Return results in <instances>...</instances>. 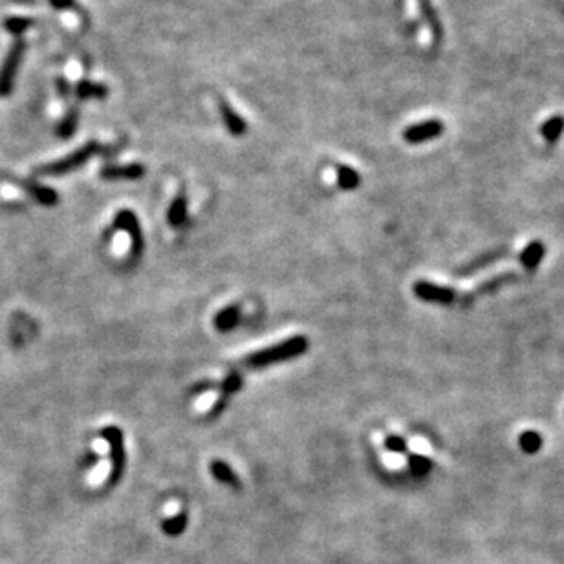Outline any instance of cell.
<instances>
[{
    "label": "cell",
    "instance_id": "16",
    "mask_svg": "<svg viewBox=\"0 0 564 564\" xmlns=\"http://www.w3.org/2000/svg\"><path fill=\"white\" fill-rule=\"evenodd\" d=\"M512 253H506V251H494V253H487L484 255V257L477 258L475 262L468 264V266L462 270V272H458L460 277H465V275H472V273L480 272V270H484L486 266H490V264L497 262V260H502V258H507Z\"/></svg>",
    "mask_w": 564,
    "mask_h": 564
},
{
    "label": "cell",
    "instance_id": "10",
    "mask_svg": "<svg viewBox=\"0 0 564 564\" xmlns=\"http://www.w3.org/2000/svg\"><path fill=\"white\" fill-rule=\"evenodd\" d=\"M544 253H546V245L541 240H535L526 245L524 250L521 251V257L519 258H521V264L528 272H535L538 264H541V260L544 258Z\"/></svg>",
    "mask_w": 564,
    "mask_h": 564
},
{
    "label": "cell",
    "instance_id": "3",
    "mask_svg": "<svg viewBox=\"0 0 564 564\" xmlns=\"http://www.w3.org/2000/svg\"><path fill=\"white\" fill-rule=\"evenodd\" d=\"M24 52H26V43L22 39H17L11 44V48L2 62V68H0V97H8L13 90L15 77H17Z\"/></svg>",
    "mask_w": 564,
    "mask_h": 564
},
{
    "label": "cell",
    "instance_id": "2",
    "mask_svg": "<svg viewBox=\"0 0 564 564\" xmlns=\"http://www.w3.org/2000/svg\"><path fill=\"white\" fill-rule=\"evenodd\" d=\"M97 153H101L99 143L90 141V143L83 145V147L75 150V153H72L70 156L62 157V160H59V162L55 163H50V165L43 167V169H39L37 172H39V175H52V176L66 175V172L75 171V169H79L81 165H84V163H87L92 156H96Z\"/></svg>",
    "mask_w": 564,
    "mask_h": 564
},
{
    "label": "cell",
    "instance_id": "23",
    "mask_svg": "<svg viewBox=\"0 0 564 564\" xmlns=\"http://www.w3.org/2000/svg\"><path fill=\"white\" fill-rule=\"evenodd\" d=\"M31 26H33V21L26 17H9L6 18L4 22L6 30H8L9 33H13V35H22V33Z\"/></svg>",
    "mask_w": 564,
    "mask_h": 564
},
{
    "label": "cell",
    "instance_id": "19",
    "mask_svg": "<svg viewBox=\"0 0 564 564\" xmlns=\"http://www.w3.org/2000/svg\"><path fill=\"white\" fill-rule=\"evenodd\" d=\"M240 387H242V376L240 374H236V372L229 374V376L222 381L220 389H222L223 396L219 399V405H216V409H214V414H216L220 409H223V405H226V402H228L229 396L235 392H238V390H240Z\"/></svg>",
    "mask_w": 564,
    "mask_h": 564
},
{
    "label": "cell",
    "instance_id": "22",
    "mask_svg": "<svg viewBox=\"0 0 564 564\" xmlns=\"http://www.w3.org/2000/svg\"><path fill=\"white\" fill-rule=\"evenodd\" d=\"M28 191L31 193V197H35L40 204H46V206H53L59 200L57 193L53 189L40 187V185H28Z\"/></svg>",
    "mask_w": 564,
    "mask_h": 564
},
{
    "label": "cell",
    "instance_id": "28",
    "mask_svg": "<svg viewBox=\"0 0 564 564\" xmlns=\"http://www.w3.org/2000/svg\"><path fill=\"white\" fill-rule=\"evenodd\" d=\"M50 4L53 6L55 9H75L77 8V2L75 0H50Z\"/></svg>",
    "mask_w": 564,
    "mask_h": 564
},
{
    "label": "cell",
    "instance_id": "25",
    "mask_svg": "<svg viewBox=\"0 0 564 564\" xmlns=\"http://www.w3.org/2000/svg\"><path fill=\"white\" fill-rule=\"evenodd\" d=\"M409 468L416 475H427L431 471V468H433V462L421 455H411L409 456Z\"/></svg>",
    "mask_w": 564,
    "mask_h": 564
},
{
    "label": "cell",
    "instance_id": "5",
    "mask_svg": "<svg viewBox=\"0 0 564 564\" xmlns=\"http://www.w3.org/2000/svg\"><path fill=\"white\" fill-rule=\"evenodd\" d=\"M414 295L425 302H433V304H442V306H450L456 302V292L447 286H438L433 282H425L418 280L414 284Z\"/></svg>",
    "mask_w": 564,
    "mask_h": 564
},
{
    "label": "cell",
    "instance_id": "20",
    "mask_svg": "<svg viewBox=\"0 0 564 564\" xmlns=\"http://www.w3.org/2000/svg\"><path fill=\"white\" fill-rule=\"evenodd\" d=\"M336 171H337V184H339V187L345 189V191H352V189L359 187L361 178H359V172L354 171L352 167L337 165Z\"/></svg>",
    "mask_w": 564,
    "mask_h": 564
},
{
    "label": "cell",
    "instance_id": "18",
    "mask_svg": "<svg viewBox=\"0 0 564 564\" xmlns=\"http://www.w3.org/2000/svg\"><path fill=\"white\" fill-rule=\"evenodd\" d=\"M187 524H189L187 513L184 512L176 513V515L169 516V519H165V521L162 522V531L165 535H169V537H179V535L185 531Z\"/></svg>",
    "mask_w": 564,
    "mask_h": 564
},
{
    "label": "cell",
    "instance_id": "9",
    "mask_svg": "<svg viewBox=\"0 0 564 564\" xmlns=\"http://www.w3.org/2000/svg\"><path fill=\"white\" fill-rule=\"evenodd\" d=\"M220 114H222L223 125L231 132L233 136H242L245 131H248V123L244 121L240 114H236L235 110L226 103V101H220Z\"/></svg>",
    "mask_w": 564,
    "mask_h": 564
},
{
    "label": "cell",
    "instance_id": "8",
    "mask_svg": "<svg viewBox=\"0 0 564 564\" xmlns=\"http://www.w3.org/2000/svg\"><path fill=\"white\" fill-rule=\"evenodd\" d=\"M145 176V167L141 163L128 165H106L101 169V178L105 179H140Z\"/></svg>",
    "mask_w": 564,
    "mask_h": 564
},
{
    "label": "cell",
    "instance_id": "12",
    "mask_svg": "<svg viewBox=\"0 0 564 564\" xmlns=\"http://www.w3.org/2000/svg\"><path fill=\"white\" fill-rule=\"evenodd\" d=\"M238 323H240V308L238 306L223 308L214 317V326L219 332H231Z\"/></svg>",
    "mask_w": 564,
    "mask_h": 564
},
{
    "label": "cell",
    "instance_id": "13",
    "mask_svg": "<svg viewBox=\"0 0 564 564\" xmlns=\"http://www.w3.org/2000/svg\"><path fill=\"white\" fill-rule=\"evenodd\" d=\"M109 88L105 84L92 83V81H79L75 87V96L79 99H105Z\"/></svg>",
    "mask_w": 564,
    "mask_h": 564
},
{
    "label": "cell",
    "instance_id": "14",
    "mask_svg": "<svg viewBox=\"0 0 564 564\" xmlns=\"http://www.w3.org/2000/svg\"><path fill=\"white\" fill-rule=\"evenodd\" d=\"M564 132V116H551L541 125V136L548 143H557Z\"/></svg>",
    "mask_w": 564,
    "mask_h": 564
},
{
    "label": "cell",
    "instance_id": "17",
    "mask_svg": "<svg viewBox=\"0 0 564 564\" xmlns=\"http://www.w3.org/2000/svg\"><path fill=\"white\" fill-rule=\"evenodd\" d=\"M167 220L172 228H182L187 220V200L185 197H176L167 211Z\"/></svg>",
    "mask_w": 564,
    "mask_h": 564
},
{
    "label": "cell",
    "instance_id": "24",
    "mask_svg": "<svg viewBox=\"0 0 564 564\" xmlns=\"http://www.w3.org/2000/svg\"><path fill=\"white\" fill-rule=\"evenodd\" d=\"M75 131H77V112L72 110V112H68L66 118L62 119L61 125H59L57 136H61L62 140H68V138H72V134H74Z\"/></svg>",
    "mask_w": 564,
    "mask_h": 564
},
{
    "label": "cell",
    "instance_id": "4",
    "mask_svg": "<svg viewBox=\"0 0 564 564\" xmlns=\"http://www.w3.org/2000/svg\"><path fill=\"white\" fill-rule=\"evenodd\" d=\"M101 436L110 443V458H112V472H110L109 484L114 486L121 480L123 468H125V447H123V433L118 427H105L101 431Z\"/></svg>",
    "mask_w": 564,
    "mask_h": 564
},
{
    "label": "cell",
    "instance_id": "15",
    "mask_svg": "<svg viewBox=\"0 0 564 564\" xmlns=\"http://www.w3.org/2000/svg\"><path fill=\"white\" fill-rule=\"evenodd\" d=\"M420 2V9H421V15H424L425 22H427V26L431 28V31H433V39L434 43H440V39H442L443 35V30H442V24H440V21H438L436 17V11L433 9V6H431V0H418Z\"/></svg>",
    "mask_w": 564,
    "mask_h": 564
},
{
    "label": "cell",
    "instance_id": "27",
    "mask_svg": "<svg viewBox=\"0 0 564 564\" xmlns=\"http://www.w3.org/2000/svg\"><path fill=\"white\" fill-rule=\"evenodd\" d=\"M385 447L392 453H405L407 450V442L402 436H387Z\"/></svg>",
    "mask_w": 564,
    "mask_h": 564
},
{
    "label": "cell",
    "instance_id": "6",
    "mask_svg": "<svg viewBox=\"0 0 564 564\" xmlns=\"http://www.w3.org/2000/svg\"><path fill=\"white\" fill-rule=\"evenodd\" d=\"M446 131V125L440 119H427V121L416 123L403 131V140L411 145H420L425 141L436 140L438 136H442Z\"/></svg>",
    "mask_w": 564,
    "mask_h": 564
},
{
    "label": "cell",
    "instance_id": "7",
    "mask_svg": "<svg viewBox=\"0 0 564 564\" xmlns=\"http://www.w3.org/2000/svg\"><path fill=\"white\" fill-rule=\"evenodd\" d=\"M114 228L128 233V236H131V244H132V255L140 257L141 251H143V235H141V228H140V222H138L136 214L128 209L119 211L114 219Z\"/></svg>",
    "mask_w": 564,
    "mask_h": 564
},
{
    "label": "cell",
    "instance_id": "1",
    "mask_svg": "<svg viewBox=\"0 0 564 564\" xmlns=\"http://www.w3.org/2000/svg\"><path fill=\"white\" fill-rule=\"evenodd\" d=\"M308 350V339L304 336H295L289 337L286 341L279 343L275 346L258 350L255 354L248 355L244 363L251 368H262L270 367V365L282 363V361H289L293 358H299L301 354Z\"/></svg>",
    "mask_w": 564,
    "mask_h": 564
},
{
    "label": "cell",
    "instance_id": "11",
    "mask_svg": "<svg viewBox=\"0 0 564 564\" xmlns=\"http://www.w3.org/2000/svg\"><path fill=\"white\" fill-rule=\"evenodd\" d=\"M209 469L211 475H213L219 482L226 484V486H231L235 487V490L236 487H240V480L236 477V472L229 468V464H226L222 460H214V462H211Z\"/></svg>",
    "mask_w": 564,
    "mask_h": 564
},
{
    "label": "cell",
    "instance_id": "21",
    "mask_svg": "<svg viewBox=\"0 0 564 564\" xmlns=\"http://www.w3.org/2000/svg\"><path fill=\"white\" fill-rule=\"evenodd\" d=\"M519 446H521V449L524 450L526 455H535L543 447V436L535 433V431H526L519 438Z\"/></svg>",
    "mask_w": 564,
    "mask_h": 564
},
{
    "label": "cell",
    "instance_id": "26",
    "mask_svg": "<svg viewBox=\"0 0 564 564\" xmlns=\"http://www.w3.org/2000/svg\"><path fill=\"white\" fill-rule=\"evenodd\" d=\"M519 277L513 275V273H507V275H500V277H494L493 280H490V282H486L484 286H480L478 288V292L480 293H490V292H494V289L499 288V286H502L504 282H513V280H516Z\"/></svg>",
    "mask_w": 564,
    "mask_h": 564
},
{
    "label": "cell",
    "instance_id": "29",
    "mask_svg": "<svg viewBox=\"0 0 564 564\" xmlns=\"http://www.w3.org/2000/svg\"><path fill=\"white\" fill-rule=\"evenodd\" d=\"M57 87H59V92L62 94V97H68V94H70V88H68V83H66L65 79H57Z\"/></svg>",
    "mask_w": 564,
    "mask_h": 564
}]
</instances>
